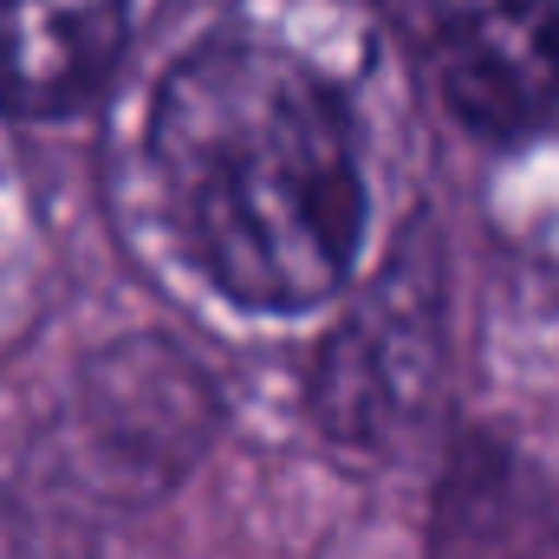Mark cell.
I'll return each mask as SVG.
<instances>
[{
    "label": "cell",
    "mask_w": 559,
    "mask_h": 559,
    "mask_svg": "<svg viewBox=\"0 0 559 559\" xmlns=\"http://www.w3.org/2000/svg\"><path fill=\"white\" fill-rule=\"evenodd\" d=\"M150 182L189 267L248 312L332 299L365 248V163L345 98L286 46H189L143 124Z\"/></svg>",
    "instance_id": "obj_1"
},
{
    "label": "cell",
    "mask_w": 559,
    "mask_h": 559,
    "mask_svg": "<svg viewBox=\"0 0 559 559\" xmlns=\"http://www.w3.org/2000/svg\"><path fill=\"white\" fill-rule=\"evenodd\" d=\"M423 52L475 138L527 143L559 124V0H423Z\"/></svg>",
    "instance_id": "obj_2"
},
{
    "label": "cell",
    "mask_w": 559,
    "mask_h": 559,
    "mask_svg": "<svg viewBox=\"0 0 559 559\" xmlns=\"http://www.w3.org/2000/svg\"><path fill=\"white\" fill-rule=\"evenodd\" d=\"M131 33V0H0V111L72 118L85 111Z\"/></svg>",
    "instance_id": "obj_3"
},
{
    "label": "cell",
    "mask_w": 559,
    "mask_h": 559,
    "mask_svg": "<svg viewBox=\"0 0 559 559\" xmlns=\"http://www.w3.org/2000/svg\"><path fill=\"white\" fill-rule=\"evenodd\" d=\"M429 293H404V267L378 280L371 306L338 325V338L319 358L312 404L345 442H371L384 423H397L417 404V384L429 378Z\"/></svg>",
    "instance_id": "obj_4"
}]
</instances>
